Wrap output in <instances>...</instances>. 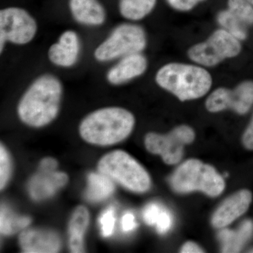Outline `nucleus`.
Wrapping results in <instances>:
<instances>
[{
	"label": "nucleus",
	"instance_id": "1",
	"mask_svg": "<svg viewBox=\"0 0 253 253\" xmlns=\"http://www.w3.org/2000/svg\"><path fill=\"white\" fill-rule=\"evenodd\" d=\"M59 78L50 73L36 78L25 91L18 106L20 119L28 126L42 127L57 117L63 96Z\"/></svg>",
	"mask_w": 253,
	"mask_h": 253
},
{
	"label": "nucleus",
	"instance_id": "2",
	"mask_svg": "<svg viewBox=\"0 0 253 253\" xmlns=\"http://www.w3.org/2000/svg\"><path fill=\"white\" fill-rule=\"evenodd\" d=\"M155 81L160 87L181 101L203 97L212 85L211 73L204 66L196 63H167L159 68Z\"/></svg>",
	"mask_w": 253,
	"mask_h": 253
},
{
	"label": "nucleus",
	"instance_id": "3",
	"mask_svg": "<svg viewBox=\"0 0 253 253\" xmlns=\"http://www.w3.org/2000/svg\"><path fill=\"white\" fill-rule=\"evenodd\" d=\"M135 118L128 110L107 107L96 110L83 120L80 134L86 142L108 146L121 142L133 130Z\"/></svg>",
	"mask_w": 253,
	"mask_h": 253
},
{
	"label": "nucleus",
	"instance_id": "4",
	"mask_svg": "<svg viewBox=\"0 0 253 253\" xmlns=\"http://www.w3.org/2000/svg\"><path fill=\"white\" fill-rule=\"evenodd\" d=\"M169 183L176 192L201 191L212 197L220 195L225 187L222 176L214 168L196 159L182 163L171 176Z\"/></svg>",
	"mask_w": 253,
	"mask_h": 253
},
{
	"label": "nucleus",
	"instance_id": "5",
	"mask_svg": "<svg viewBox=\"0 0 253 253\" xmlns=\"http://www.w3.org/2000/svg\"><path fill=\"white\" fill-rule=\"evenodd\" d=\"M147 43L146 31L141 26L133 23H121L96 46L94 57L98 62H109L127 55L142 53Z\"/></svg>",
	"mask_w": 253,
	"mask_h": 253
},
{
	"label": "nucleus",
	"instance_id": "6",
	"mask_svg": "<svg viewBox=\"0 0 253 253\" xmlns=\"http://www.w3.org/2000/svg\"><path fill=\"white\" fill-rule=\"evenodd\" d=\"M98 169L134 192H146L151 186V178L146 169L127 153L121 150L105 155L100 160Z\"/></svg>",
	"mask_w": 253,
	"mask_h": 253
},
{
	"label": "nucleus",
	"instance_id": "7",
	"mask_svg": "<svg viewBox=\"0 0 253 253\" xmlns=\"http://www.w3.org/2000/svg\"><path fill=\"white\" fill-rule=\"evenodd\" d=\"M241 49V41L221 28L213 32L206 41L191 46L187 55L196 64L212 68L239 56Z\"/></svg>",
	"mask_w": 253,
	"mask_h": 253
},
{
	"label": "nucleus",
	"instance_id": "8",
	"mask_svg": "<svg viewBox=\"0 0 253 253\" xmlns=\"http://www.w3.org/2000/svg\"><path fill=\"white\" fill-rule=\"evenodd\" d=\"M38 23L26 9L7 7L0 11V51L2 53L6 43L26 45L36 38Z\"/></svg>",
	"mask_w": 253,
	"mask_h": 253
},
{
	"label": "nucleus",
	"instance_id": "9",
	"mask_svg": "<svg viewBox=\"0 0 253 253\" xmlns=\"http://www.w3.org/2000/svg\"><path fill=\"white\" fill-rule=\"evenodd\" d=\"M194 139V129L181 126L166 135L149 133L145 137V146L151 154L160 155L166 164L174 165L182 158L184 145L191 144Z\"/></svg>",
	"mask_w": 253,
	"mask_h": 253
},
{
	"label": "nucleus",
	"instance_id": "10",
	"mask_svg": "<svg viewBox=\"0 0 253 253\" xmlns=\"http://www.w3.org/2000/svg\"><path fill=\"white\" fill-rule=\"evenodd\" d=\"M253 104V81L240 83L234 89L219 87L208 96L206 107L209 112L231 109L239 115L249 112Z\"/></svg>",
	"mask_w": 253,
	"mask_h": 253
},
{
	"label": "nucleus",
	"instance_id": "11",
	"mask_svg": "<svg viewBox=\"0 0 253 253\" xmlns=\"http://www.w3.org/2000/svg\"><path fill=\"white\" fill-rule=\"evenodd\" d=\"M81 38L76 31L68 30L48 49L50 62L61 68H71L77 63L81 55Z\"/></svg>",
	"mask_w": 253,
	"mask_h": 253
},
{
	"label": "nucleus",
	"instance_id": "12",
	"mask_svg": "<svg viewBox=\"0 0 253 253\" xmlns=\"http://www.w3.org/2000/svg\"><path fill=\"white\" fill-rule=\"evenodd\" d=\"M118 60L106 73V80L112 85H121L141 77L149 66L147 58L142 53L127 55Z\"/></svg>",
	"mask_w": 253,
	"mask_h": 253
},
{
	"label": "nucleus",
	"instance_id": "13",
	"mask_svg": "<svg viewBox=\"0 0 253 253\" xmlns=\"http://www.w3.org/2000/svg\"><path fill=\"white\" fill-rule=\"evenodd\" d=\"M252 202V194L241 190L223 203L212 216V224L215 228H223L230 224L249 209Z\"/></svg>",
	"mask_w": 253,
	"mask_h": 253
},
{
	"label": "nucleus",
	"instance_id": "14",
	"mask_svg": "<svg viewBox=\"0 0 253 253\" xmlns=\"http://www.w3.org/2000/svg\"><path fill=\"white\" fill-rule=\"evenodd\" d=\"M19 243L26 253H54L59 252L61 243L59 235L52 231L27 229L19 236Z\"/></svg>",
	"mask_w": 253,
	"mask_h": 253
},
{
	"label": "nucleus",
	"instance_id": "15",
	"mask_svg": "<svg viewBox=\"0 0 253 253\" xmlns=\"http://www.w3.org/2000/svg\"><path fill=\"white\" fill-rule=\"evenodd\" d=\"M68 4L75 21L83 26L98 27L106 22V9L99 0H69Z\"/></svg>",
	"mask_w": 253,
	"mask_h": 253
},
{
	"label": "nucleus",
	"instance_id": "16",
	"mask_svg": "<svg viewBox=\"0 0 253 253\" xmlns=\"http://www.w3.org/2000/svg\"><path fill=\"white\" fill-rule=\"evenodd\" d=\"M68 181L67 174L63 172L40 170L29 183V192L32 199L40 201L54 195Z\"/></svg>",
	"mask_w": 253,
	"mask_h": 253
},
{
	"label": "nucleus",
	"instance_id": "17",
	"mask_svg": "<svg viewBox=\"0 0 253 253\" xmlns=\"http://www.w3.org/2000/svg\"><path fill=\"white\" fill-rule=\"evenodd\" d=\"M89 221V214L84 206H79L73 212L69 224V246L71 252H84V235Z\"/></svg>",
	"mask_w": 253,
	"mask_h": 253
},
{
	"label": "nucleus",
	"instance_id": "18",
	"mask_svg": "<svg viewBox=\"0 0 253 253\" xmlns=\"http://www.w3.org/2000/svg\"><path fill=\"white\" fill-rule=\"evenodd\" d=\"M253 232V222L246 220L237 231L223 229L219 232V241L222 245L221 251L224 253H238L251 238Z\"/></svg>",
	"mask_w": 253,
	"mask_h": 253
},
{
	"label": "nucleus",
	"instance_id": "19",
	"mask_svg": "<svg viewBox=\"0 0 253 253\" xmlns=\"http://www.w3.org/2000/svg\"><path fill=\"white\" fill-rule=\"evenodd\" d=\"M115 190L113 180L109 176L99 172L91 173L88 176V188L86 198L91 202H99L107 199Z\"/></svg>",
	"mask_w": 253,
	"mask_h": 253
},
{
	"label": "nucleus",
	"instance_id": "20",
	"mask_svg": "<svg viewBox=\"0 0 253 253\" xmlns=\"http://www.w3.org/2000/svg\"><path fill=\"white\" fill-rule=\"evenodd\" d=\"M157 0H119L120 14L131 21H138L149 16L156 7Z\"/></svg>",
	"mask_w": 253,
	"mask_h": 253
},
{
	"label": "nucleus",
	"instance_id": "21",
	"mask_svg": "<svg viewBox=\"0 0 253 253\" xmlns=\"http://www.w3.org/2000/svg\"><path fill=\"white\" fill-rule=\"evenodd\" d=\"M31 218L19 217L9 208L1 206L0 212V231L4 235H11L25 229L31 223Z\"/></svg>",
	"mask_w": 253,
	"mask_h": 253
},
{
	"label": "nucleus",
	"instance_id": "22",
	"mask_svg": "<svg viewBox=\"0 0 253 253\" xmlns=\"http://www.w3.org/2000/svg\"><path fill=\"white\" fill-rule=\"evenodd\" d=\"M218 24L240 41L248 38V26L240 21L229 9L222 10L217 16Z\"/></svg>",
	"mask_w": 253,
	"mask_h": 253
},
{
	"label": "nucleus",
	"instance_id": "23",
	"mask_svg": "<svg viewBox=\"0 0 253 253\" xmlns=\"http://www.w3.org/2000/svg\"><path fill=\"white\" fill-rule=\"evenodd\" d=\"M227 9L248 27L253 26V6L248 0H228Z\"/></svg>",
	"mask_w": 253,
	"mask_h": 253
},
{
	"label": "nucleus",
	"instance_id": "24",
	"mask_svg": "<svg viewBox=\"0 0 253 253\" xmlns=\"http://www.w3.org/2000/svg\"><path fill=\"white\" fill-rule=\"evenodd\" d=\"M11 160L6 149L0 146V188L2 190L9 181L11 174Z\"/></svg>",
	"mask_w": 253,
	"mask_h": 253
},
{
	"label": "nucleus",
	"instance_id": "25",
	"mask_svg": "<svg viewBox=\"0 0 253 253\" xmlns=\"http://www.w3.org/2000/svg\"><path fill=\"white\" fill-rule=\"evenodd\" d=\"M99 222L101 226L103 236L109 237L112 235L116 223L114 209L113 208H109L106 210L100 217Z\"/></svg>",
	"mask_w": 253,
	"mask_h": 253
},
{
	"label": "nucleus",
	"instance_id": "26",
	"mask_svg": "<svg viewBox=\"0 0 253 253\" xmlns=\"http://www.w3.org/2000/svg\"><path fill=\"white\" fill-rule=\"evenodd\" d=\"M163 208L162 206L155 203L148 205L143 212V218L145 222L149 225H156Z\"/></svg>",
	"mask_w": 253,
	"mask_h": 253
},
{
	"label": "nucleus",
	"instance_id": "27",
	"mask_svg": "<svg viewBox=\"0 0 253 253\" xmlns=\"http://www.w3.org/2000/svg\"><path fill=\"white\" fill-rule=\"evenodd\" d=\"M172 224V217L170 212L163 208L156 221V225L158 232L161 234H166L170 229Z\"/></svg>",
	"mask_w": 253,
	"mask_h": 253
},
{
	"label": "nucleus",
	"instance_id": "28",
	"mask_svg": "<svg viewBox=\"0 0 253 253\" xmlns=\"http://www.w3.org/2000/svg\"><path fill=\"white\" fill-rule=\"evenodd\" d=\"M168 4L176 11L186 12L194 9L199 4V0H166Z\"/></svg>",
	"mask_w": 253,
	"mask_h": 253
},
{
	"label": "nucleus",
	"instance_id": "29",
	"mask_svg": "<svg viewBox=\"0 0 253 253\" xmlns=\"http://www.w3.org/2000/svg\"><path fill=\"white\" fill-rule=\"evenodd\" d=\"M137 226L135 221V217L131 212H126L121 219V226L124 232H129L135 229Z\"/></svg>",
	"mask_w": 253,
	"mask_h": 253
},
{
	"label": "nucleus",
	"instance_id": "30",
	"mask_svg": "<svg viewBox=\"0 0 253 253\" xmlns=\"http://www.w3.org/2000/svg\"><path fill=\"white\" fill-rule=\"evenodd\" d=\"M243 143L245 147L249 149H253V116L243 136Z\"/></svg>",
	"mask_w": 253,
	"mask_h": 253
},
{
	"label": "nucleus",
	"instance_id": "31",
	"mask_svg": "<svg viewBox=\"0 0 253 253\" xmlns=\"http://www.w3.org/2000/svg\"><path fill=\"white\" fill-rule=\"evenodd\" d=\"M57 162L54 158H44L41 161V165H40V170L46 171V172L55 171L57 168Z\"/></svg>",
	"mask_w": 253,
	"mask_h": 253
},
{
	"label": "nucleus",
	"instance_id": "32",
	"mask_svg": "<svg viewBox=\"0 0 253 253\" xmlns=\"http://www.w3.org/2000/svg\"><path fill=\"white\" fill-rule=\"evenodd\" d=\"M181 252L184 253H204V251L197 244L193 242H187L183 246Z\"/></svg>",
	"mask_w": 253,
	"mask_h": 253
},
{
	"label": "nucleus",
	"instance_id": "33",
	"mask_svg": "<svg viewBox=\"0 0 253 253\" xmlns=\"http://www.w3.org/2000/svg\"><path fill=\"white\" fill-rule=\"evenodd\" d=\"M248 1H249V2L251 3V4L253 6V0H248Z\"/></svg>",
	"mask_w": 253,
	"mask_h": 253
},
{
	"label": "nucleus",
	"instance_id": "34",
	"mask_svg": "<svg viewBox=\"0 0 253 253\" xmlns=\"http://www.w3.org/2000/svg\"><path fill=\"white\" fill-rule=\"evenodd\" d=\"M206 1V0H199L200 3L203 2V1Z\"/></svg>",
	"mask_w": 253,
	"mask_h": 253
},
{
	"label": "nucleus",
	"instance_id": "35",
	"mask_svg": "<svg viewBox=\"0 0 253 253\" xmlns=\"http://www.w3.org/2000/svg\"></svg>",
	"mask_w": 253,
	"mask_h": 253
}]
</instances>
